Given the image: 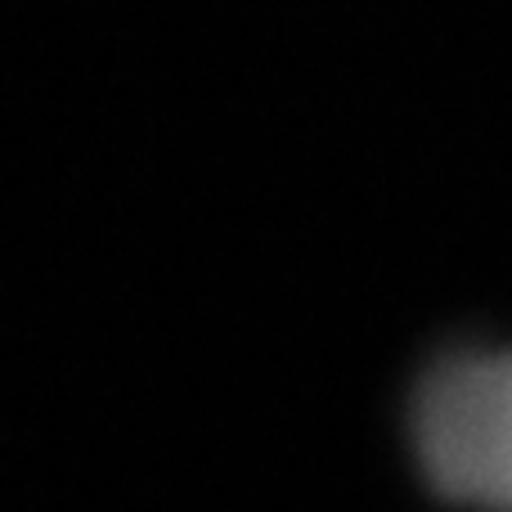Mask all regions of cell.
<instances>
[{
    "label": "cell",
    "mask_w": 512,
    "mask_h": 512,
    "mask_svg": "<svg viewBox=\"0 0 512 512\" xmlns=\"http://www.w3.org/2000/svg\"><path fill=\"white\" fill-rule=\"evenodd\" d=\"M427 486L477 512H512V346L441 360L414 391Z\"/></svg>",
    "instance_id": "6da1fadb"
}]
</instances>
